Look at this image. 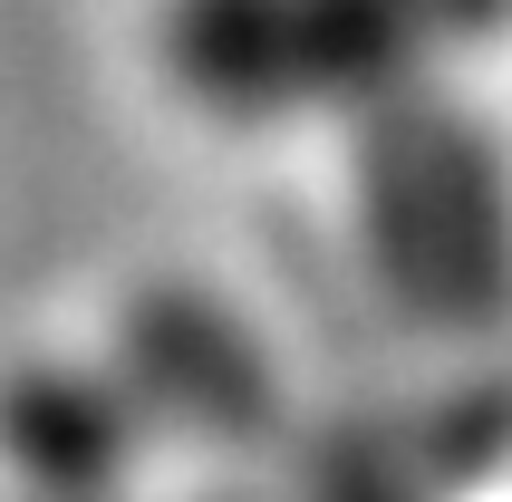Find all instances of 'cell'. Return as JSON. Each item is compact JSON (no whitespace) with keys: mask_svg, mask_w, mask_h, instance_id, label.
Listing matches in <instances>:
<instances>
[{"mask_svg":"<svg viewBox=\"0 0 512 502\" xmlns=\"http://www.w3.org/2000/svg\"><path fill=\"white\" fill-rule=\"evenodd\" d=\"M503 20L512 0H165V68L213 116L368 107Z\"/></svg>","mask_w":512,"mask_h":502,"instance_id":"cell-1","label":"cell"},{"mask_svg":"<svg viewBox=\"0 0 512 502\" xmlns=\"http://www.w3.org/2000/svg\"><path fill=\"white\" fill-rule=\"evenodd\" d=\"M368 242L426 319H493L512 300V194L503 155L435 87H387L358 126Z\"/></svg>","mask_w":512,"mask_h":502,"instance_id":"cell-2","label":"cell"},{"mask_svg":"<svg viewBox=\"0 0 512 502\" xmlns=\"http://www.w3.org/2000/svg\"><path fill=\"white\" fill-rule=\"evenodd\" d=\"M145 406L87 367H20L0 377V464L39 502H97L136 474Z\"/></svg>","mask_w":512,"mask_h":502,"instance_id":"cell-3","label":"cell"},{"mask_svg":"<svg viewBox=\"0 0 512 502\" xmlns=\"http://www.w3.org/2000/svg\"><path fill=\"white\" fill-rule=\"evenodd\" d=\"M136 406L145 416H174L194 435H261L271 425V377L242 348L223 309L203 300H155L136 319Z\"/></svg>","mask_w":512,"mask_h":502,"instance_id":"cell-4","label":"cell"}]
</instances>
